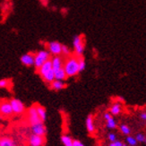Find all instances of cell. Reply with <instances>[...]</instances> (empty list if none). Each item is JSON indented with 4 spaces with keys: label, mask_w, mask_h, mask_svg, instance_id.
<instances>
[{
    "label": "cell",
    "mask_w": 146,
    "mask_h": 146,
    "mask_svg": "<svg viewBox=\"0 0 146 146\" xmlns=\"http://www.w3.org/2000/svg\"><path fill=\"white\" fill-rule=\"evenodd\" d=\"M64 69L67 77H74L77 75L79 72V58L75 55H71L66 58L64 63Z\"/></svg>",
    "instance_id": "1"
},
{
    "label": "cell",
    "mask_w": 146,
    "mask_h": 146,
    "mask_svg": "<svg viewBox=\"0 0 146 146\" xmlns=\"http://www.w3.org/2000/svg\"><path fill=\"white\" fill-rule=\"evenodd\" d=\"M73 45L74 48V55L77 56L78 58L82 56V54L84 52L85 48V40L84 35H76L74 38Z\"/></svg>",
    "instance_id": "2"
},
{
    "label": "cell",
    "mask_w": 146,
    "mask_h": 146,
    "mask_svg": "<svg viewBox=\"0 0 146 146\" xmlns=\"http://www.w3.org/2000/svg\"><path fill=\"white\" fill-rule=\"evenodd\" d=\"M51 59V54L48 50H40L35 54V62L34 66L37 69H40L42 65H44L47 61Z\"/></svg>",
    "instance_id": "3"
},
{
    "label": "cell",
    "mask_w": 146,
    "mask_h": 146,
    "mask_svg": "<svg viewBox=\"0 0 146 146\" xmlns=\"http://www.w3.org/2000/svg\"><path fill=\"white\" fill-rule=\"evenodd\" d=\"M27 117H28L29 123L31 125H35L37 123L42 122L41 120H40V118L39 114H38L36 105L31 106V108H29V109H28V110H27Z\"/></svg>",
    "instance_id": "4"
},
{
    "label": "cell",
    "mask_w": 146,
    "mask_h": 146,
    "mask_svg": "<svg viewBox=\"0 0 146 146\" xmlns=\"http://www.w3.org/2000/svg\"><path fill=\"white\" fill-rule=\"evenodd\" d=\"M48 51L53 56L62 55V44L58 41H50L47 44Z\"/></svg>",
    "instance_id": "5"
},
{
    "label": "cell",
    "mask_w": 146,
    "mask_h": 146,
    "mask_svg": "<svg viewBox=\"0 0 146 146\" xmlns=\"http://www.w3.org/2000/svg\"><path fill=\"white\" fill-rule=\"evenodd\" d=\"M10 103L13 108V111L15 115H21L25 111V106L20 100L18 99H12L10 100Z\"/></svg>",
    "instance_id": "6"
},
{
    "label": "cell",
    "mask_w": 146,
    "mask_h": 146,
    "mask_svg": "<svg viewBox=\"0 0 146 146\" xmlns=\"http://www.w3.org/2000/svg\"><path fill=\"white\" fill-rule=\"evenodd\" d=\"M31 134L40 136H44L47 133V128L45 125H44V122H40L35 125H33L31 126Z\"/></svg>",
    "instance_id": "7"
},
{
    "label": "cell",
    "mask_w": 146,
    "mask_h": 146,
    "mask_svg": "<svg viewBox=\"0 0 146 146\" xmlns=\"http://www.w3.org/2000/svg\"><path fill=\"white\" fill-rule=\"evenodd\" d=\"M0 114H2L5 117H8V116H11L12 114H14L10 101L5 100L0 103Z\"/></svg>",
    "instance_id": "8"
},
{
    "label": "cell",
    "mask_w": 146,
    "mask_h": 146,
    "mask_svg": "<svg viewBox=\"0 0 146 146\" xmlns=\"http://www.w3.org/2000/svg\"><path fill=\"white\" fill-rule=\"evenodd\" d=\"M29 145L30 146H43L45 144V138L44 136H40L31 134L29 136Z\"/></svg>",
    "instance_id": "9"
},
{
    "label": "cell",
    "mask_w": 146,
    "mask_h": 146,
    "mask_svg": "<svg viewBox=\"0 0 146 146\" xmlns=\"http://www.w3.org/2000/svg\"><path fill=\"white\" fill-rule=\"evenodd\" d=\"M21 63L25 66H33L35 62V54L27 53L21 56Z\"/></svg>",
    "instance_id": "10"
},
{
    "label": "cell",
    "mask_w": 146,
    "mask_h": 146,
    "mask_svg": "<svg viewBox=\"0 0 146 146\" xmlns=\"http://www.w3.org/2000/svg\"><path fill=\"white\" fill-rule=\"evenodd\" d=\"M103 117H104V119L106 120V126H107V128H109L110 130L117 128V125L116 120H115V118L113 117V116L111 115L110 112L104 113Z\"/></svg>",
    "instance_id": "11"
},
{
    "label": "cell",
    "mask_w": 146,
    "mask_h": 146,
    "mask_svg": "<svg viewBox=\"0 0 146 146\" xmlns=\"http://www.w3.org/2000/svg\"><path fill=\"white\" fill-rule=\"evenodd\" d=\"M51 62H52V67L54 71H58L59 69L64 67V59H63L62 56H56L51 58Z\"/></svg>",
    "instance_id": "12"
},
{
    "label": "cell",
    "mask_w": 146,
    "mask_h": 146,
    "mask_svg": "<svg viewBox=\"0 0 146 146\" xmlns=\"http://www.w3.org/2000/svg\"><path fill=\"white\" fill-rule=\"evenodd\" d=\"M85 126H86V129L87 132L89 133L90 135H92L95 133V125H94V120H93V116L92 114L88 115V117H86L85 120Z\"/></svg>",
    "instance_id": "13"
},
{
    "label": "cell",
    "mask_w": 146,
    "mask_h": 146,
    "mask_svg": "<svg viewBox=\"0 0 146 146\" xmlns=\"http://www.w3.org/2000/svg\"><path fill=\"white\" fill-rule=\"evenodd\" d=\"M52 69H53L52 62H51V59H50V60L47 61L44 65H42V66L40 69H38L37 71H38V73H39V74L42 77L44 74H46L48 72H49L50 70H52Z\"/></svg>",
    "instance_id": "14"
},
{
    "label": "cell",
    "mask_w": 146,
    "mask_h": 146,
    "mask_svg": "<svg viewBox=\"0 0 146 146\" xmlns=\"http://www.w3.org/2000/svg\"><path fill=\"white\" fill-rule=\"evenodd\" d=\"M122 112V106L118 102H114L110 108V113L112 116H118Z\"/></svg>",
    "instance_id": "15"
},
{
    "label": "cell",
    "mask_w": 146,
    "mask_h": 146,
    "mask_svg": "<svg viewBox=\"0 0 146 146\" xmlns=\"http://www.w3.org/2000/svg\"><path fill=\"white\" fill-rule=\"evenodd\" d=\"M49 86L51 88V90H53V91H61L66 87V84L64 81L55 80Z\"/></svg>",
    "instance_id": "16"
},
{
    "label": "cell",
    "mask_w": 146,
    "mask_h": 146,
    "mask_svg": "<svg viewBox=\"0 0 146 146\" xmlns=\"http://www.w3.org/2000/svg\"><path fill=\"white\" fill-rule=\"evenodd\" d=\"M42 79L44 80V82H45L46 84L50 85L56 80V78H55V71L53 70V69H52V70H50L49 72H48L46 74H44L42 76Z\"/></svg>",
    "instance_id": "17"
},
{
    "label": "cell",
    "mask_w": 146,
    "mask_h": 146,
    "mask_svg": "<svg viewBox=\"0 0 146 146\" xmlns=\"http://www.w3.org/2000/svg\"><path fill=\"white\" fill-rule=\"evenodd\" d=\"M0 146H17L14 139L10 137H2L0 138Z\"/></svg>",
    "instance_id": "18"
},
{
    "label": "cell",
    "mask_w": 146,
    "mask_h": 146,
    "mask_svg": "<svg viewBox=\"0 0 146 146\" xmlns=\"http://www.w3.org/2000/svg\"><path fill=\"white\" fill-rule=\"evenodd\" d=\"M55 78L56 80H58V81H65L66 78H68L64 67L59 69L58 71H55Z\"/></svg>",
    "instance_id": "19"
},
{
    "label": "cell",
    "mask_w": 146,
    "mask_h": 146,
    "mask_svg": "<svg viewBox=\"0 0 146 146\" xmlns=\"http://www.w3.org/2000/svg\"><path fill=\"white\" fill-rule=\"evenodd\" d=\"M36 108H37V111L40 116V120L42 122H45L47 119V111L45 110V108L40 105H36Z\"/></svg>",
    "instance_id": "20"
},
{
    "label": "cell",
    "mask_w": 146,
    "mask_h": 146,
    "mask_svg": "<svg viewBox=\"0 0 146 146\" xmlns=\"http://www.w3.org/2000/svg\"><path fill=\"white\" fill-rule=\"evenodd\" d=\"M74 139L68 135H63L61 136V142L64 146H74Z\"/></svg>",
    "instance_id": "21"
},
{
    "label": "cell",
    "mask_w": 146,
    "mask_h": 146,
    "mask_svg": "<svg viewBox=\"0 0 146 146\" xmlns=\"http://www.w3.org/2000/svg\"><path fill=\"white\" fill-rule=\"evenodd\" d=\"M119 130H120V132H121L124 135H126V136L130 135V134H131L130 127L127 125H125V124H121V125H119Z\"/></svg>",
    "instance_id": "22"
},
{
    "label": "cell",
    "mask_w": 146,
    "mask_h": 146,
    "mask_svg": "<svg viewBox=\"0 0 146 146\" xmlns=\"http://www.w3.org/2000/svg\"><path fill=\"white\" fill-rule=\"evenodd\" d=\"M125 141H126V144L129 145V146H136L138 143L137 140L135 139V136H132V135L126 136Z\"/></svg>",
    "instance_id": "23"
},
{
    "label": "cell",
    "mask_w": 146,
    "mask_h": 146,
    "mask_svg": "<svg viewBox=\"0 0 146 146\" xmlns=\"http://www.w3.org/2000/svg\"><path fill=\"white\" fill-rule=\"evenodd\" d=\"M86 67V63H85V60L84 59L82 56L79 58V72H82L85 69Z\"/></svg>",
    "instance_id": "24"
},
{
    "label": "cell",
    "mask_w": 146,
    "mask_h": 146,
    "mask_svg": "<svg viewBox=\"0 0 146 146\" xmlns=\"http://www.w3.org/2000/svg\"><path fill=\"white\" fill-rule=\"evenodd\" d=\"M62 55L66 56V58H68V56H71V51L70 49H69V48L66 45H62Z\"/></svg>",
    "instance_id": "25"
},
{
    "label": "cell",
    "mask_w": 146,
    "mask_h": 146,
    "mask_svg": "<svg viewBox=\"0 0 146 146\" xmlns=\"http://www.w3.org/2000/svg\"><path fill=\"white\" fill-rule=\"evenodd\" d=\"M11 84V82L8 79H2L0 80V88H8Z\"/></svg>",
    "instance_id": "26"
},
{
    "label": "cell",
    "mask_w": 146,
    "mask_h": 146,
    "mask_svg": "<svg viewBox=\"0 0 146 146\" xmlns=\"http://www.w3.org/2000/svg\"><path fill=\"white\" fill-rule=\"evenodd\" d=\"M108 140H109L110 143L112 142H115L117 140V134H115V133H112V132H110L109 134H108Z\"/></svg>",
    "instance_id": "27"
},
{
    "label": "cell",
    "mask_w": 146,
    "mask_h": 146,
    "mask_svg": "<svg viewBox=\"0 0 146 146\" xmlns=\"http://www.w3.org/2000/svg\"><path fill=\"white\" fill-rule=\"evenodd\" d=\"M145 138H146V136L144 134H143V133H138V134H136V135H135V139L137 140L138 143H144Z\"/></svg>",
    "instance_id": "28"
},
{
    "label": "cell",
    "mask_w": 146,
    "mask_h": 146,
    "mask_svg": "<svg viewBox=\"0 0 146 146\" xmlns=\"http://www.w3.org/2000/svg\"><path fill=\"white\" fill-rule=\"evenodd\" d=\"M124 145V143L120 140H117L115 142H112V143H110L109 146H123Z\"/></svg>",
    "instance_id": "29"
},
{
    "label": "cell",
    "mask_w": 146,
    "mask_h": 146,
    "mask_svg": "<svg viewBox=\"0 0 146 146\" xmlns=\"http://www.w3.org/2000/svg\"><path fill=\"white\" fill-rule=\"evenodd\" d=\"M140 118L143 120V121H145L146 122V111H143V112H141L140 115H139Z\"/></svg>",
    "instance_id": "30"
},
{
    "label": "cell",
    "mask_w": 146,
    "mask_h": 146,
    "mask_svg": "<svg viewBox=\"0 0 146 146\" xmlns=\"http://www.w3.org/2000/svg\"><path fill=\"white\" fill-rule=\"evenodd\" d=\"M74 146H84V144L79 140H74Z\"/></svg>",
    "instance_id": "31"
},
{
    "label": "cell",
    "mask_w": 146,
    "mask_h": 146,
    "mask_svg": "<svg viewBox=\"0 0 146 146\" xmlns=\"http://www.w3.org/2000/svg\"><path fill=\"white\" fill-rule=\"evenodd\" d=\"M60 12H61V14L63 15H66V14L68 13V8H66V7H62L60 9Z\"/></svg>",
    "instance_id": "32"
},
{
    "label": "cell",
    "mask_w": 146,
    "mask_h": 146,
    "mask_svg": "<svg viewBox=\"0 0 146 146\" xmlns=\"http://www.w3.org/2000/svg\"><path fill=\"white\" fill-rule=\"evenodd\" d=\"M39 1L41 3V5L43 6H48V0H39Z\"/></svg>",
    "instance_id": "33"
},
{
    "label": "cell",
    "mask_w": 146,
    "mask_h": 146,
    "mask_svg": "<svg viewBox=\"0 0 146 146\" xmlns=\"http://www.w3.org/2000/svg\"><path fill=\"white\" fill-rule=\"evenodd\" d=\"M123 146H129V145H127V144H125V143H124V145Z\"/></svg>",
    "instance_id": "34"
},
{
    "label": "cell",
    "mask_w": 146,
    "mask_h": 146,
    "mask_svg": "<svg viewBox=\"0 0 146 146\" xmlns=\"http://www.w3.org/2000/svg\"><path fill=\"white\" fill-rule=\"evenodd\" d=\"M144 143H146V138H145V141H144Z\"/></svg>",
    "instance_id": "35"
}]
</instances>
